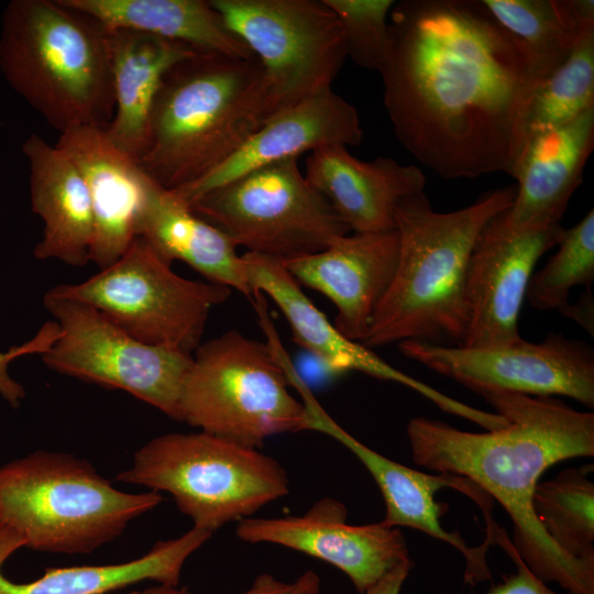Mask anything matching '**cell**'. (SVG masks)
Returning <instances> with one entry per match:
<instances>
[{
    "mask_svg": "<svg viewBox=\"0 0 594 594\" xmlns=\"http://www.w3.org/2000/svg\"><path fill=\"white\" fill-rule=\"evenodd\" d=\"M396 230L345 234L324 250L285 262L293 277L337 308L334 327L362 343L395 276Z\"/></svg>",
    "mask_w": 594,
    "mask_h": 594,
    "instance_id": "obj_17",
    "label": "cell"
},
{
    "mask_svg": "<svg viewBox=\"0 0 594 594\" xmlns=\"http://www.w3.org/2000/svg\"><path fill=\"white\" fill-rule=\"evenodd\" d=\"M51 290L95 307L144 343L189 354L201 343L211 311L231 294L228 287L176 274L141 237L86 280Z\"/></svg>",
    "mask_w": 594,
    "mask_h": 594,
    "instance_id": "obj_9",
    "label": "cell"
},
{
    "mask_svg": "<svg viewBox=\"0 0 594 594\" xmlns=\"http://www.w3.org/2000/svg\"><path fill=\"white\" fill-rule=\"evenodd\" d=\"M566 316L581 324L588 333L593 336L594 331V304L591 289H585L583 296L571 305L569 304L562 311Z\"/></svg>",
    "mask_w": 594,
    "mask_h": 594,
    "instance_id": "obj_37",
    "label": "cell"
},
{
    "mask_svg": "<svg viewBox=\"0 0 594 594\" xmlns=\"http://www.w3.org/2000/svg\"><path fill=\"white\" fill-rule=\"evenodd\" d=\"M516 185L492 189L472 205L436 211L425 191L395 211L398 262L366 338L369 349L407 340L462 346L468 328L466 273L484 226L508 209Z\"/></svg>",
    "mask_w": 594,
    "mask_h": 594,
    "instance_id": "obj_3",
    "label": "cell"
},
{
    "mask_svg": "<svg viewBox=\"0 0 594 594\" xmlns=\"http://www.w3.org/2000/svg\"><path fill=\"white\" fill-rule=\"evenodd\" d=\"M320 588V579L314 573L309 582L298 594H319Z\"/></svg>",
    "mask_w": 594,
    "mask_h": 594,
    "instance_id": "obj_39",
    "label": "cell"
},
{
    "mask_svg": "<svg viewBox=\"0 0 594 594\" xmlns=\"http://www.w3.org/2000/svg\"><path fill=\"white\" fill-rule=\"evenodd\" d=\"M305 178L352 232L395 230V211L406 197L424 191L426 176L391 157L361 161L344 146L310 152Z\"/></svg>",
    "mask_w": 594,
    "mask_h": 594,
    "instance_id": "obj_21",
    "label": "cell"
},
{
    "mask_svg": "<svg viewBox=\"0 0 594 594\" xmlns=\"http://www.w3.org/2000/svg\"><path fill=\"white\" fill-rule=\"evenodd\" d=\"M363 130L356 108L331 88L272 117L226 162L201 179L170 190L189 205L251 170L324 146H358Z\"/></svg>",
    "mask_w": 594,
    "mask_h": 594,
    "instance_id": "obj_20",
    "label": "cell"
},
{
    "mask_svg": "<svg viewBox=\"0 0 594 594\" xmlns=\"http://www.w3.org/2000/svg\"><path fill=\"white\" fill-rule=\"evenodd\" d=\"M0 72L59 133L107 127L114 111L108 33L61 0H12L2 13Z\"/></svg>",
    "mask_w": 594,
    "mask_h": 594,
    "instance_id": "obj_5",
    "label": "cell"
},
{
    "mask_svg": "<svg viewBox=\"0 0 594 594\" xmlns=\"http://www.w3.org/2000/svg\"><path fill=\"white\" fill-rule=\"evenodd\" d=\"M107 33L114 111L106 131L119 148L139 162L147 147L151 111L164 77L176 64L200 52L138 31Z\"/></svg>",
    "mask_w": 594,
    "mask_h": 594,
    "instance_id": "obj_25",
    "label": "cell"
},
{
    "mask_svg": "<svg viewBox=\"0 0 594 594\" xmlns=\"http://www.w3.org/2000/svg\"><path fill=\"white\" fill-rule=\"evenodd\" d=\"M260 61L266 121L331 88L346 52L341 25L323 0H210Z\"/></svg>",
    "mask_w": 594,
    "mask_h": 594,
    "instance_id": "obj_11",
    "label": "cell"
},
{
    "mask_svg": "<svg viewBox=\"0 0 594 594\" xmlns=\"http://www.w3.org/2000/svg\"><path fill=\"white\" fill-rule=\"evenodd\" d=\"M162 501L121 491L65 453L36 451L0 466V522L37 551L90 553Z\"/></svg>",
    "mask_w": 594,
    "mask_h": 594,
    "instance_id": "obj_6",
    "label": "cell"
},
{
    "mask_svg": "<svg viewBox=\"0 0 594 594\" xmlns=\"http://www.w3.org/2000/svg\"><path fill=\"white\" fill-rule=\"evenodd\" d=\"M176 586L160 585L144 591H133L125 594H173Z\"/></svg>",
    "mask_w": 594,
    "mask_h": 594,
    "instance_id": "obj_38",
    "label": "cell"
},
{
    "mask_svg": "<svg viewBox=\"0 0 594 594\" xmlns=\"http://www.w3.org/2000/svg\"><path fill=\"white\" fill-rule=\"evenodd\" d=\"M266 122L260 61L197 53L164 77L141 169L167 190L220 166Z\"/></svg>",
    "mask_w": 594,
    "mask_h": 594,
    "instance_id": "obj_4",
    "label": "cell"
},
{
    "mask_svg": "<svg viewBox=\"0 0 594 594\" xmlns=\"http://www.w3.org/2000/svg\"><path fill=\"white\" fill-rule=\"evenodd\" d=\"M136 235L168 263L184 262L207 282L252 299L245 263L232 240L147 175Z\"/></svg>",
    "mask_w": 594,
    "mask_h": 594,
    "instance_id": "obj_24",
    "label": "cell"
},
{
    "mask_svg": "<svg viewBox=\"0 0 594 594\" xmlns=\"http://www.w3.org/2000/svg\"><path fill=\"white\" fill-rule=\"evenodd\" d=\"M59 336L61 330L56 321H46L30 340L0 352V396L12 408L21 406L26 392L23 385L11 376L10 364L25 355L44 354Z\"/></svg>",
    "mask_w": 594,
    "mask_h": 594,
    "instance_id": "obj_33",
    "label": "cell"
},
{
    "mask_svg": "<svg viewBox=\"0 0 594 594\" xmlns=\"http://www.w3.org/2000/svg\"><path fill=\"white\" fill-rule=\"evenodd\" d=\"M342 29L346 57L358 66L380 72L389 44L393 0H323Z\"/></svg>",
    "mask_w": 594,
    "mask_h": 594,
    "instance_id": "obj_32",
    "label": "cell"
},
{
    "mask_svg": "<svg viewBox=\"0 0 594 594\" xmlns=\"http://www.w3.org/2000/svg\"><path fill=\"white\" fill-rule=\"evenodd\" d=\"M399 351L424 366L483 394L493 391L530 396H566L594 407V351L557 333L541 342L518 341L496 348H465L407 340Z\"/></svg>",
    "mask_w": 594,
    "mask_h": 594,
    "instance_id": "obj_13",
    "label": "cell"
},
{
    "mask_svg": "<svg viewBox=\"0 0 594 594\" xmlns=\"http://www.w3.org/2000/svg\"><path fill=\"white\" fill-rule=\"evenodd\" d=\"M55 145L85 180L94 217L90 262L106 268L138 237L146 174L135 158L111 141L102 125L69 128Z\"/></svg>",
    "mask_w": 594,
    "mask_h": 594,
    "instance_id": "obj_19",
    "label": "cell"
},
{
    "mask_svg": "<svg viewBox=\"0 0 594 594\" xmlns=\"http://www.w3.org/2000/svg\"><path fill=\"white\" fill-rule=\"evenodd\" d=\"M546 78L594 29L593 0H481Z\"/></svg>",
    "mask_w": 594,
    "mask_h": 594,
    "instance_id": "obj_28",
    "label": "cell"
},
{
    "mask_svg": "<svg viewBox=\"0 0 594 594\" xmlns=\"http://www.w3.org/2000/svg\"><path fill=\"white\" fill-rule=\"evenodd\" d=\"M212 532L193 527L184 535L158 541L132 561L48 569L29 583H14L2 573L4 562L22 548L21 539L0 524V594H107L145 580L176 586L186 560Z\"/></svg>",
    "mask_w": 594,
    "mask_h": 594,
    "instance_id": "obj_26",
    "label": "cell"
},
{
    "mask_svg": "<svg viewBox=\"0 0 594 594\" xmlns=\"http://www.w3.org/2000/svg\"><path fill=\"white\" fill-rule=\"evenodd\" d=\"M22 152L29 165L31 209L44 224L34 257L86 265L90 262L94 217L81 174L58 146L37 134L26 138Z\"/></svg>",
    "mask_w": 594,
    "mask_h": 594,
    "instance_id": "obj_23",
    "label": "cell"
},
{
    "mask_svg": "<svg viewBox=\"0 0 594 594\" xmlns=\"http://www.w3.org/2000/svg\"><path fill=\"white\" fill-rule=\"evenodd\" d=\"M188 206L237 246L283 263L318 253L351 232L307 182L297 158L251 170Z\"/></svg>",
    "mask_w": 594,
    "mask_h": 594,
    "instance_id": "obj_10",
    "label": "cell"
},
{
    "mask_svg": "<svg viewBox=\"0 0 594 594\" xmlns=\"http://www.w3.org/2000/svg\"><path fill=\"white\" fill-rule=\"evenodd\" d=\"M117 480L170 494L195 528L212 534L289 493L277 460L205 431L151 439Z\"/></svg>",
    "mask_w": 594,
    "mask_h": 594,
    "instance_id": "obj_7",
    "label": "cell"
},
{
    "mask_svg": "<svg viewBox=\"0 0 594 594\" xmlns=\"http://www.w3.org/2000/svg\"><path fill=\"white\" fill-rule=\"evenodd\" d=\"M495 542L501 544L509 554L517 566V572L505 578L502 583L491 587L486 594H571L569 592H556L537 578L518 556L503 529L498 528Z\"/></svg>",
    "mask_w": 594,
    "mask_h": 594,
    "instance_id": "obj_34",
    "label": "cell"
},
{
    "mask_svg": "<svg viewBox=\"0 0 594 594\" xmlns=\"http://www.w3.org/2000/svg\"><path fill=\"white\" fill-rule=\"evenodd\" d=\"M593 464L562 470L539 482L532 506L544 531L565 553L594 558V483L587 477Z\"/></svg>",
    "mask_w": 594,
    "mask_h": 594,
    "instance_id": "obj_29",
    "label": "cell"
},
{
    "mask_svg": "<svg viewBox=\"0 0 594 594\" xmlns=\"http://www.w3.org/2000/svg\"><path fill=\"white\" fill-rule=\"evenodd\" d=\"M506 210L484 226L471 251L465 348L503 346L521 338L518 320L535 265L565 230L560 223L519 229L508 221Z\"/></svg>",
    "mask_w": 594,
    "mask_h": 594,
    "instance_id": "obj_14",
    "label": "cell"
},
{
    "mask_svg": "<svg viewBox=\"0 0 594 594\" xmlns=\"http://www.w3.org/2000/svg\"><path fill=\"white\" fill-rule=\"evenodd\" d=\"M413 566L414 562L410 558L402 561L366 588L363 594H399Z\"/></svg>",
    "mask_w": 594,
    "mask_h": 594,
    "instance_id": "obj_36",
    "label": "cell"
},
{
    "mask_svg": "<svg viewBox=\"0 0 594 594\" xmlns=\"http://www.w3.org/2000/svg\"><path fill=\"white\" fill-rule=\"evenodd\" d=\"M43 304L61 330L41 355L50 370L121 389L179 421L180 394L193 354L144 343L95 307L51 289Z\"/></svg>",
    "mask_w": 594,
    "mask_h": 594,
    "instance_id": "obj_12",
    "label": "cell"
},
{
    "mask_svg": "<svg viewBox=\"0 0 594 594\" xmlns=\"http://www.w3.org/2000/svg\"><path fill=\"white\" fill-rule=\"evenodd\" d=\"M298 392L309 415L308 430L323 432L345 446L364 464L376 482L385 503L381 521L388 527H408L442 540L459 550L465 561L464 583L474 585L492 579L486 560L490 539L479 547H469L458 531H447L440 518L447 505L438 503L435 495L444 487L463 493L484 513L486 525H494L491 517L493 499L466 477L437 473L427 474L397 463L366 447L340 427L316 402L310 391L301 384Z\"/></svg>",
    "mask_w": 594,
    "mask_h": 594,
    "instance_id": "obj_15",
    "label": "cell"
},
{
    "mask_svg": "<svg viewBox=\"0 0 594 594\" xmlns=\"http://www.w3.org/2000/svg\"><path fill=\"white\" fill-rule=\"evenodd\" d=\"M506 425L469 432L417 417L407 436L413 461L437 473L463 476L497 501L513 522V547L546 582L571 594H594V558L560 549L539 522L532 497L540 476L558 462L594 455V414L549 396L493 391L481 394Z\"/></svg>",
    "mask_w": 594,
    "mask_h": 594,
    "instance_id": "obj_2",
    "label": "cell"
},
{
    "mask_svg": "<svg viewBox=\"0 0 594 594\" xmlns=\"http://www.w3.org/2000/svg\"><path fill=\"white\" fill-rule=\"evenodd\" d=\"M557 253L532 274L526 297L534 308L562 311L572 288L591 289L594 280V209L574 227L565 229Z\"/></svg>",
    "mask_w": 594,
    "mask_h": 594,
    "instance_id": "obj_31",
    "label": "cell"
},
{
    "mask_svg": "<svg viewBox=\"0 0 594 594\" xmlns=\"http://www.w3.org/2000/svg\"><path fill=\"white\" fill-rule=\"evenodd\" d=\"M107 31L131 30L186 44L202 53L254 57L210 0H61Z\"/></svg>",
    "mask_w": 594,
    "mask_h": 594,
    "instance_id": "obj_27",
    "label": "cell"
},
{
    "mask_svg": "<svg viewBox=\"0 0 594 594\" xmlns=\"http://www.w3.org/2000/svg\"><path fill=\"white\" fill-rule=\"evenodd\" d=\"M252 295L267 296L282 311L294 340L332 371H359L375 378L409 387L446 413L471 419L474 408L400 372L372 349L342 334L306 296L283 262L245 252L243 255Z\"/></svg>",
    "mask_w": 594,
    "mask_h": 594,
    "instance_id": "obj_18",
    "label": "cell"
},
{
    "mask_svg": "<svg viewBox=\"0 0 594 594\" xmlns=\"http://www.w3.org/2000/svg\"><path fill=\"white\" fill-rule=\"evenodd\" d=\"M312 571L304 572L294 582H284L272 574L263 573L255 578L252 585L239 594H298L309 582ZM173 594H190L175 587Z\"/></svg>",
    "mask_w": 594,
    "mask_h": 594,
    "instance_id": "obj_35",
    "label": "cell"
},
{
    "mask_svg": "<svg viewBox=\"0 0 594 594\" xmlns=\"http://www.w3.org/2000/svg\"><path fill=\"white\" fill-rule=\"evenodd\" d=\"M235 535L248 543L283 546L334 565L360 594L409 558L400 528L381 521L350 525L345 506L333 498L316 502L301 516L243 518Z\"/></svg>",
    "mask_w": 594,
    "mask_h": 594,
    "instance_id": "obj_16",
    "label": "cell"
},
{
    "mask_svg": "<svg viewBox=\"0 0 594 594\" xmlns=\"http://www.w3.org/2000/svg\"><path fill=\"white\" fill-rule=\"evenodd\" d=\"M594 148V108L552 130L530 138L514 178L516 196L506 210L519 229L560 223L568 204L582 183L583 169Z\"/></svg>",
    "mask_w": 594,
    "mask_h": 594,
    "instance_id": "obj_22",
    "label": "cell"
},
{
    "mask_svg": "<svg viewBox=\"0 0 594 594\" xmlns=\"http://www.w3.org/2000/svg\"><path fill=\"white\" fill-rule=\"evenodd\" d=\"M270 341L229 330L201 342L185 376L179 421L260 450L268 437L308 430L304 403Z\"/></svg>",
    "mask_w": 594,
    "mask_h": 594,
    "instance_id": "obj_8",
    "label": "cell"
},
{
    "mask_svg": "<svg viewBox=\"0 0 594 594\" xmlns=\"http://www.w3.org/2000/svg\"><path fill=\"white\" fill-rule=\"evenodd\" d=\"M591 108H594V29L534 91L525 114L526 142Z\"/></svg>",
    "mask_w": 594,
    "mask_h": 594,
    "instance_id": "obj_30",
    "label": "cell"
},
{
    "mask_svg": "<svg viewBox=\"0 0 594 594\" xmlns=\"http://www.w3.org/2000/svg\"><path fill=\"white\" fill-rule=\"evenodd\" d=\"M396 138L446 179L515 176L544 79L481 0H403L378 72Z\"/></svg>",
    "mask_w": 594,
    "mask_h": 594,
    "instance_id": "obj_1",
    "label": "cell"
}]
</instances>
